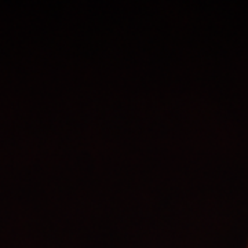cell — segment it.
<instances>
[{
	"instance_id": "obj_1",
	"label": "cell",
	"mask_w": 248,
	"mask_h": 248,
	"mask_svg": "<svg viewBox=\"0 0 248 248\" xmlns=\"http://www.w3.org/2000/svg\"><path fill=\"white\" fill-rule=\"evenodd\" d=\"M246 248H248V243H247V247H246Z\"/></svg>"
}]
</instances>
